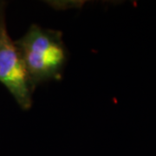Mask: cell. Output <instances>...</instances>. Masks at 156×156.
Masks as SVG:
<instances>
[{"mask_svg":"<svg viewBox=\"0 0 156 156\" xmlns=\"http://www.w3.org/2000/svg\"><path fill=\"white\" fill-rule=\"evenodd\" d=\"M5 2H0V83L10 92L23 110H29L33 102L35 88L20 51L8 32Z\"/></svg>","mask_w":156,"mask_h":156,"instance_id":"cell-2","label":"cell"},{"mask_svg":"<svg viewBox=\"0 0 156 156\" xmlns=\"http://www.w3.org/2000/svg\"><path fill=\"white\" fill-rule=\"evenodd\" d=\"M15 44L35 89L40 84L61 80L69 53L60 30L34 23Z\"/></svg>","mask_w":156,"mask_h":156,"instance_id":"cell-1","label":"cell"}]
</instances>
